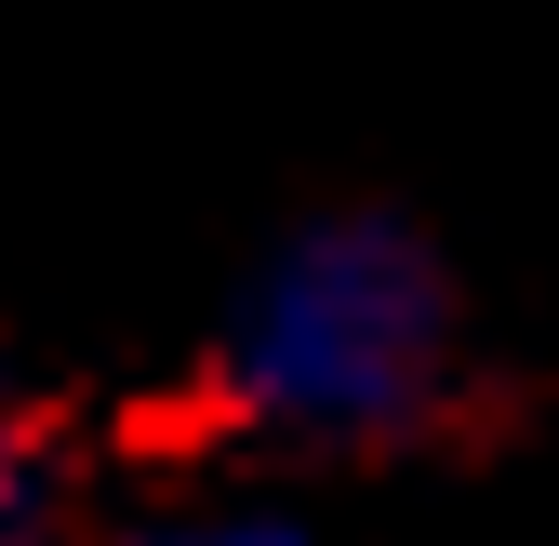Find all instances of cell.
I'll return each instance as SVG.
<instances>
[{
    "label": "cell",
    "instance_id": "cell-2",
    "mask_svg": "<svg viewBox=\"0 0 559 546\" xmlns=\"http://www.w3.org/2000/svg\"><path fill=\"white\" fill-rule=\"evenodd\" d=\"M120 546H294V520H266V507H174V520L120 533Z\"/></svg>",
    "mask_w": 559,
    "mask_h": 546
},
{
    "label": "cell",
    "instance_id": "cell-3",
    "mask_svg": "<svg viewBox=\"0 0 559 546\" xmlns=\"http://www.w3.org/2000/svg\"><path fill=\"white\" fill-rule=\"evenodd\" d=\"M0 546H53V494H40V466H27L14 427H0Z\"/></svg>",
    "mask_w": 559,
    "mask_h": 546
},
{
    "label": "cell",
    "instance_id": "cell-1",
    "mask_svg": "<svg viewBox=\"0 0 559 546\" xmlns=\"http://www.w3.org/2000/svg\"><path fill=\"white\" fill-rule=\"evenodd\" d=\"M440 373H453L440 253L413 227H386V214L294 227L253 266L240 320H227V400L280 440H320V453L413 440L440 414Z\"/></svg>",
    "mask_w": 559,
    "mask_h": 546
}]
</instances>
